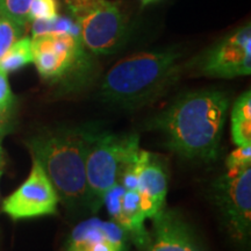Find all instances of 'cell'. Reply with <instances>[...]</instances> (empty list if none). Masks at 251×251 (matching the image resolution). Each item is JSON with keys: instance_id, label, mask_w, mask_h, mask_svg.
Here are the masks:
<instances>
[{"instance_id": "obj_1", "label": "cell", "mask_w": 251, "mask_h": 251, "mask_svg": "<svg viewBox=\"0 0 251 251\" xmlns=\"http://www.w3.org/2000/svg\"><path fill=\"white\" fill-rule=\"evenodd\" d=\"M229 105V97L222 91H192L176 99L150 125L163 134L172 152L213 162L219 156Z\"/></svg>"}, {"instance_id": "obj_2", "label": "cell", "mask_w": 251, "mask_h": 251, "mask_svg": "<svg viewBox=\"0 0 251 251\" xmlns=\"http://www.w3.org/2000/svg\"><path fill=\"white\" fill-rule=\"evenodd\" d=\"M181 57L180 50L168 48L121 59L103 77L100 99L124 109H136L155 101L179 79Z\"/></svg>"}, {"instance_id": "obj_3", "label": "cell", "mask_w": 251, "mask_h": 251, "mask_svg": "<svg viewBox=\"0 0 251 251\" xmlns=\"http://www.w3.org/2000/svg\"><path fill=\"white\" fill-rule=\"evenodd\" d=\"M87 131L89 126H64L43 130L26 141L33 158L69 208L90 207L85 169Z\"/></svg>"}, {"instance_id": "obj_4", "label": "cell", "mask_w": 251, "mask_h": 251, "mask_svg": "<svg viewBox=\"0 0 251 251\" xmlns=\"http://www.w3.org/2000/svg\"><path fill=\"white\" fill-rule=\"evenodd\" d=\"M140 153L137 135H118L89 126L86 149V183L90 208L102 205V197L119 183L122 169Z\"/></svg>"}, {"instance_id": "obj_5", "label": "cell", "mask_w": 251, "mask_h": 251, "mask_svg": "<svg viewBox=\"0 0 251 251\" xmlns=\"http://www.w3.org/2000/svg\"><path fill=\"white\" fill-rule=\"evenodd\" d=\"M84 47L97 55L118 51L127 37L121 9L109 0H65Z\"/></svg>"}, {"instance_id": "obj_6", "label": "cell", "mask_w": 251, "mask_h": 251, "mask_svg": "<svg viewBox=\"0 0 251 251\" xmlns=\"http://www.w3.org/2000/svg\"><path fill=\"white\" fill-rule=\"evenodd\" d=\"M33 63L40 76L58 81L89 68V56L79 34L49 33L31 37Z\"/></svg>"}, {"instance_id": "obj_7", "label": "cell", "mask_w": 251, "mask_h": 251, "mask_svg": "<svg viewBox=\"0 0 251 251\" xmlns=\"http://www.w3.org/2000/svg\"><path fill=\"white\" fill-rule=\"evenodd\" d=\"M214 198L229 231L246 242L251 230V168L227 171L218 178Z\"/></svg>"}, {"instance_id": "obj_8", "label": "cell", "mask_w": 251, "mask_h": 251, "mask_svg": "<svg viewBox=\"0 0 251 251\" xmlns=\"http://www.w3.org/2000/svg\"><path fill=\"white\" fill-rule=\"evenodd\" d=\"M196 68L202 76L235 78L251 74V27L248 23L220 40L197 59Z\"/></svg>"}, {"instance_id": "obj_9", "label": "cell", "mask_w": 251, "mask_h": 251, "mask_svg": "<svg viewBox=\"0 0 251 251\" xmlns=\"http://www.w3.org/2000/svg\"><path fill=\"white\" fill-rule=\"evenodd\" d=\"M59 198L36 159L26 181L2 202V212L13 220L34 219L57 213Z\"/></svg>"}, {"instance_id": "obj_10", "label": "cell", "mask_w": 251, "mask_h": 251, "mask_svg": "<svg viewBox=\"0 0 251 251\" xmlns=\"http://www.w3.org/2000/svg\"><path fill=\"white\" fill-rule=\"evenodd\" d=\"M137 192L147 219H153L165 209L166 169L158 156L144 150H140L137 158Z\"/></svg>"}, {"instance_id": "obj_11", "label": "cell", "mask_w": 251, "mask_h": 251, "mask_svg": "<svg viewBox=\"0 0 251 251\" xmlns=\"http://www.w3.org/2000/svg\"><path fill=\"white\" fill-rule=\"evenodd\" d=\"M152 221L148 251H201L190 226L177 213L164 209Z\"/></svg>"}, {"instance_id": "obj_12", "label": "cell", "mask_w": 251, "mask_h": 251, "mask_svg": "<svg viewBox=\"0 0 251 251\" xmlns=\"http://www.w3.org/2000/svg\"><path fill=\"white\" fill-rule=\"evenodd\" d=\"M129 234L114 221L92 218L80 222L69 237L67 250H86L92 244L106 242L118 251H128Z\"/></svg>"}, {"instance_id": "obj_13", "label": "cell", "mask_w": 251, "mask_h": 251, "mask_svg": "<svg viewBox=\"0 0 251 251\" xmlns=\"http://www.w3.org/2000/svg\"><path fill=\"white\" fill-rule=\"evenodd\" d=\"M146 219L139 192L126 190L121 200V215L117 224L129 234L139 248L148 247L150 243V236L144 226Z\"/></svg>"}, {"instance_id": "obj_14", "label": "cell", "mask_w": 251, "mask_h": 251, "mask_svg": "<svg viewBox=\"0 0 251 251\" xmlns=\"http://www.w3.org/2000/svg\"><path fill=\"white\" fill-rule=\"evenodd\" d=\"M231 137L237 147L251 146V93L241 94L231 109Z\"/></svg>"}, {"instance_id": "obj_15", "label": "cell", "mask_w": 251, "mask_h": 251, "mask_svg": "<svg viewBox=\"0 0 251 251\" xmlns=\"http://www.w3.org/2000/svg\"><path fill=\"white\" fill-rule=\"evenodd\" d=\"M33 63V47L30 37H20L12 45L5 55L0 58V71L9 72L17 71Z\"/></svg>"}, {"instance_id": "obj_16", "label": "cell", "mask_w": 251, "mask_h": 251, "mask_svg": "<svg viewBox=\"0 0 251 251\" xmlns=\"http://www.w3.org/2000/svg\"><path fill=\"white\" fill-rule=\"evenodd\" d=\"M33 0H0V17H5L21 26L29 23V7Z\"/></svg>"}, {"instance_id": "obj_17", "label": "cell", "mask_w": 251, "mask_h": 251, "mask_svg": "<svg viewBox=\"0 0 251 251\" xmlns=\"http://www.w3.org/2000/svg\"><path fill=\"white\" fill-rule=\"evenodd\" d=\"M25 27L5 17H0V58L23 36Z\"/></svg>"}, {"instance_id": "obj_18", "label": "cell", "mask_w": 251, "mask_h": 251, "mask_svg": "<svg viewBox=\"0 0 251 251\" xmlns=\"http://www.w3.org/2000/svg\"><path fill=\"white\" fill-rule=\"evenodd\" d=\"M58 0H33L29 7V23L34 20H52L58 17Z\"/></svg>"}, {"instance_id": "obj_19", "label": "cell", "mask_w": 251, "mask_h": 251, "mask_svg": "<svg viewBox=\"0 0 251 251\" xmlns=\"http://www.w3.org/2000/svg\"><path fill=\"white\" fill-rule=\"evenodd\" d=\"M251 164V146L237 147L230 155L228 156L227 165L228 171H241L243 169L250 168Z\"/></svg>"}, {"instance_id": "obj_20", "label": "cell", "mask_w": 251, "mask_h": 251, "mask_svg": "<svg viewBox=\"0 0 251 251\" xmlns=\"http://www.w3.org/2000/svg\"><path fill=\"white\" fill-rule=\"evenodd\" d=\"M15 99L12 93L6 72L0 71V106L6 109H14Z\"/></svg>"}, {"instance_id": "obj_21", "label": "cell", "mask_w": 251, "mask_h": 251, "mask_svg": "<svg viewBox=\"0 0 251 251\" xmlns=\"http://www.w3.org/2000/svg\"><path fill=\"white\" fill-rule=\"evenodd\" d=\"M14 109H6L0 106V139L8 134L13 128Z\"/></svg>"}, {"instance_id": "obj_22", "label": "cell", "mask_w": 251, "mask_h": 251, "mask_svg": "<svg viewBox=\"0 0 251 251\" xmlns=\"http://www.w3.org/2000/svg\"><path fill=\"white\" fill-rule=\"evenodd\" d=\"M5 159H4V149H2L1 146V139H0V168L4 169Z\"/></svg>"}, {"instance_id": "obj_23", "label": "cell", "mask_w": 251, "mask_h": 251, "mask_svg": "<svg viewBox=\"0 0 251 251\" xmlns=\"http://www.w3.org/2000/svg\"><path fill=\"white\" fill-rule=\"evenodd\" d=\"M152 1H156V0H144V1L142 2V5H148V4H150V2H152Z\"/></svg>"}, {"instance_id": "obj_24", "label": "cell", "mask_w": 251, "mask_h": 251, "mask_svg": "<svg viewBox=\"0 0 251 251\" xmlns=\"http://www.w3.org/2000/svg\"><path fill=\"white\" fill-rule=\"evenodd\" d=\"M2 172H4V169H2V168H0V177H1Z\"/></svg>"}, {"instance_id": "obj_25", "label": "cell", "mask_w": 251, "mask_h": 251, "mask_svg": "<svg viewBox=\"0 0 251 251\" xmlns=\"http://www.w3.org/2000/svg\"><path fill=\"white\" fill-rule=\"evenodd\" d=\"M68 251H85V250H68Z\"/></svg>"}, {"instance_id": "obj_26", "label": "cell", "mask_w": 251, "mask_h": 251, "mask_svg": "<svg viewBox=\"0 0 251 251\" xmlns=\"http://www.w3.org/2000/svg\"><path fill=\"white\" fill-rule=\"evenodd\" d=\"M143 1H144V0H142V2H143Z\"/></svg>"}]
</instances>
